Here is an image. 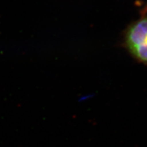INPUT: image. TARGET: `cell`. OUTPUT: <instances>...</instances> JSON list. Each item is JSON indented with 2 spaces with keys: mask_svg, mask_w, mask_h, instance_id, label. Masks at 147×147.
Returning <instances> with one entry per match:
<instances>
[{
  "mask_svg": "<svg viewBox=\"0 0 147 147\" xmlns=\"http://www.w3.org/2000/svg\"><path fill=\"white\" fill-rule=\"evenodd\" d=\"M126 43L132 55L147 63V19L132 25L127 34Z\"/></svg>",
  "mask_w": 147,
  "mask_h": 147,
  "instance_id": "obj_1",
  "label": "cell"
}]
</instances>
